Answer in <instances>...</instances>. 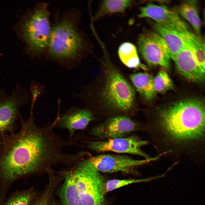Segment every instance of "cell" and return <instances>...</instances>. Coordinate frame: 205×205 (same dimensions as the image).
<instances>
[{
  "mask_svg": "<svg viewBox=\"0 0 205 205\" xmlns=\"http://www.w3.org/2000/svg\"><path fill=\"white\" fill-rule=\"evenodd\" d=\"M153 85L156 93H163L172 89L173 84L167 72L161 69L153 78Z\"/></svg>",
  "mask_w": 205,
  "mask_h": 205,
  "instance_id": "cell-22",
  "label": "cell"
},
{
  "mask_svg": "<svg viewBox=\"0 0 205 205\" xmlns=\"http://www.w3.org/2000/svg\"><path fill=\"white\" fill-rule=\"evenodd\" d=\"M205 122L203 103L187 99L161 111L155 122L143 125V130L162 147L163 155L203 153Z\"/></svg>",
  "mask_w": 205,
  "mask_h": 205,
  "instance_id": "cell-2",
  "label": "cell"
},
{
  "mask_svg": "<svg viewBox=\"0 0 205 205\" xmlns=\"http://www.w3.org/2000/svg\"><path fill=\"white\" fill-rule=\"evenodd\" d=\"M172 59L178 71L188 80L200 82L204 78V73L197 64L192 54L185 46Z\"/></svg>",
  "mask_w": 205,
  "mask_h": 205,
  "instance_id": "cell-14",
  "label": "cell"
},
{
  "mask_svg": "<svg viewBox=\"0 0 205 205\" xmlns=\"http://www.w3.org/2000/svg\"><path fill=\"white\" fill-rule=\"evenodd\" d=\"M49 5L39 3L23 26V37L28 49L33 55L44 57L50 37L52 25Z\"/></svg>",
  "mask_w": 205,
  "mask_h": 205,
  "instance_id": "cell-6",
  "label": "cell"
},
{
  "mask_svg": "<svg viewBox=\"0 0 205 205\" xmlns=\"http://www.w3.org/2000/svg\"><path fill=\"white\" fill-rule=\"evenodd\" d=\"M1 143H2L1 141L0 138V145L1 144Z\"/></svg>",
  "mask_w": 205,
  "mask_h": 205,
  "instance_id": "cell-27",
  "label": "cell"
},
{
  "mask_svg": "<svg viewBox=\"0 0 205 205\" xmlns=\"http://www.w3.org/2000/svg\"><path fill=\"white\" fill-rule=\"evenodd\" d=\"M20 121L17 132L0 135V176L3 178L13 180L50 171L53 166H69L73 163V154L64 150L72 146V142L54 132L53 121L39 125L35 122L33 112L27 119Z\"/></svg>",
  "mask_w": 205,
  "mask_h": 205,
  "instance_id": "cell-1",
  "label": "cell"
},
{
  "mask_svg": "<svg viewBox=\"0 0 205 205\" xmlns=\"http://www.w3.org/2000/svg\"><path fill=\"white\" fill-rule=\"evenodd\" d=\"M135 2L132 0H104L100 3L98 9L92 18L96 20L106 15L115 13H124L132 7Z\"/></svg>",
  "mask_w": 205,
  "mask_h": 205,
  "instance_id": "cell-19",
  "label": "cell"
},
{
  "mask_svg": "<svg viewBox=\"0 0 205 205\" xmlns=\"http://www.w3.org/2000/svg\"><path fill=\"white\" fill-rule=\"evenodd\" d=\"M142 125L130 117L119 115L108 117L102 122L91 128L93 137L105 140L126 137L142 130Z\"/></svg>",
  "mask_w": 205,
  "mask_h": 205,
  "instance_id": "cell-10",
  "label": "cell"
},
{
  "mask_svg": "<svg viewBox=\"0 0 205 205\" xmlns=\"http://www.w3.org/2000/svg\"><path fill=\"white\" fill-rule=\"evenodd\" d=\"M81 14L72 8L56 16L44 56L67 69L77 67L91 52L92 44L79 28Z\"/></svg>",
  "mask_w": 205,
  "mask_h": 205,
  "instance_id": "cell-4",
  "label": "cell"
},
{
  "mask_svg": "<svg viewBox=\"0 0 205 205\" xmlns=\"http://www.w3.org/2000/svg\"><path fill=\"white\" fill-rule=\"evenodd\" d=\"M50 187L39 199V205H56L54 203H52L50 200Z\"/></svg>",
  "mask_w": 205,
  "mask_h": 205,
  "instance_id": "cell-25",
  "label": "cell"
},
{
  "mask_svg": "<svg viewBox=\"0 0 205 205\" xmlns=\"http://www.w3.org/2000/svg\"><path fill=\"white\" fill-rule=\"evenodd\" d=\"M60 191L62 205H104L102 176L88 159L65 172Z\"/></svg>",
  "mask_w": 205,
  "mask_h": 205,
  "instance_id": "cell-5",
  "label": "cell"
},
{
  "mask_svg": "<svg viewBox=\"0 0 205 205\" xmlns=\"http://www.w3.org/2000/svg\"><path fill=\"white\" fill-rule=\"evenodd\" d=\"M160 157L159 155L149 159H137L125 155L104 154L91 157L89 159L100 172L135 173H136L135 167L155 161Z\"/></svg>",
  "mask_w": 205,
  "mask_h": 205,
  "instance_id": "cell-11",
  "label": "cell"
},
{
  "mask_svg": "<svg viewBox=\"0 0 205 205\" xmlns=\"http://www.w3.org/2000/svg\"><path fill=\"white\" fill-rule=\"evenodd\" d=\"M185 45L193 56L202 71L205 73V40L190 31L181 32Z\"/></svg>",
  "mask_w": 205,
  "mask_h": 205,
  "instance_id": "cell-17",
  "label": "cell"
},
{
  "mask_svg": "<svg viewBox=\"0 0 205 205\" xmlns=\"http://www.w3.org/2000/svg\"><path fill=\"white\" fill-rule=\"evenodd\" d=\"M83 141L89 149L95 151L130 154L145 159L151 158L142 149V147L148 144V142L136 135L105 140Z\"/></svg>",
  "mask_w": 205,
  "mask_h": 205,
  "instance_id": "cell-9",
  "label": "cell"
},
{
  "mask_svg": "<svg viewBox=\"0 0 205 205\" xmlns=\"http://www.w3.org/2000/svg\"><path fill=\"white\" fill-rule=\"evenodd\" d=\"M94 119V114L85 107H73L60 114L58 112L54 121V128L67 130L69 138H73L77 130H85Z\"/></svg>",
  "mask_w": 205,
  "mask_h": 205,
  "instance_id": "cell-13",
  "label": "cell"
},
{
  "mask_svg": "<svg viewBox=\"0 0 205 205\" xmlns=\"http://www.w3.org/2000/svg\"><path fill=\"white\" fill-rule=\"evenodd\" d=\"M40 204V202L39 200L37 201L34 204V205H39Z\"/></svg>",
  "mask_w": 205,
  "mask_h": 205,
  "instance_id": "cell-26",
  "label": "cell"
},
{
  "mask_svg": "<svg viewBox=\"0 0 205 205\" xmlns=\"http://www.w3.org/2000/svg\"><path fill=\"white\" fill-rule=\"evenodd\" d=\"M175 9L184 20L187 21V22L191 26L195 34L201 36V22L197 1L192 0L183 1Z\"/></svg>",
  "mask_w": 205,
  "mask_h": 205,
  "instance_id": "cell-16",
  "label": "cell"
},
{
  "mask_svg": "<svg viewBox=\"0 0 205 205\" xmlns=\"http://www.w3.org/2000/svg\"><path fill=\"white\" fill-rule=\"evenodd\" d=\"M32 197V193L29 191L22 192L12 197L5 205H28Z\"/></svg>",
  "mask_w": 205,
  "mask_h": 205,
  "instance_id": "cell-23",
  "label": "cell"
},
{
  "mask_svg": "<svg viewBox=\"0 0 205 205\" xmlns=\"http://www.w3.org/2000/svg\"><path fill=\"white\" fill-rule=\"evenodd\" d=\"M138 44L139 52L150 65H159L168 69L171 59L169 50L157 33L146 30L139 35Z\"/></svg>",
  "mask_w": 205,
  "mask_h": 205,
  "instance_id": "cell-8",
  "label": "cell"
},
{
  "mask_svg": "<svg viewBox=\"0 0 205 205\" xmlns=\"http://www.w3.org/2000/svg\"><path fill=\"white\" fill-rule=\"evenodd\" d=\"M151 23L154 31L160 35L166 43L170 50L171 58H172L185 46L181 32L154 22Z\"/></svg>",
  "mask_w": 205,
  "mask_h": 205,
  "instance_id": "cell-15",
  "label": "cell"
},
{
  "mask_svg": "<svg viewBox=\"0 0 205 205\" xmlns=\"http://www.w3.org/2000/svg\"><path fill=\"white\" fill-rule=\"evenodd\" d=\"M30 93L17 85L9 95L0 89V135L15 132L17 121L20 117L19 109L28 102Z\"/></svg>",
  "mask_w": 205,
  "mask_h": 205,
  "instance_id": "cell-7",
  "label": "cell"
},
{
  "mask_svg": "<svg viewBox=\"0 0 205 205\" xmlns=\"http://www.w3.org/2000/svg\"><path fill=\"white\" fill-rule=\"evenodd\" d=\"M101 46L103 55L99 75L73 95L94 115L130 117L134 112V89L111 62L105 45Z\"/></svg>",
  "mask_w": 205,
  "mask_h": 205,
  "instance_id": "cell-3",
  "label": "cell"
},
{
  "mask_svg": "<svg viewBox=\"0 0 205 205\" xmlns=\"http://www.w3.org/2000/svg\"><path fill=\"white\" fill-rule=\"evenodd\" d=\"M119 57L126 66L131 68L140 67L146 69V67L142 64L138 53L137 48L133 44L125 42L121 44L118 50Z\"/></svg>",
  "mask_w": 205,
  "mask_h": 205,
  "instance_id": "cell-20",
  "label": "cell"
},
{
  "mask_svg": "<svg viewBox=\"0 0 205 205\" xmlns=\"http://www.w3.org/2000/svg\"><path fill=\"white\" fill-rule=\"evenodd\" d=\"M30 95L31 97L30 110H33L35 102L43 95L44 87L39 83L32 82L30 85Z\"/></svg>",
  "mask_w": 205,
  "mask_h": 205,
  "instance_id": "cell-24",
  "label": "cell"
},
{
  "mask_svg": "<svg viewBox=\"0 0 205 205\" xmlns=\"http://www.w3.org/2000/svg\"><path fill=\"white\" fill-rule=\"evenodd\" d=\"M130 79L135 89L147 100L153 98L156 93L153 85V77L146 73L139 72L131 74Z\"/></svg>",
  "mask_w": 205,
  "mask_h": 205,
  "instance_id": "cell-18",
  "label": "cell"
},
{
  "mask_svg": "<svg viewBox=\"0 0 205 205\" xmlns=\"http://www.w3.org/2000/svg\"><path fill=\"white\" fill-rule=\"evenodd\" d=\"M165 175V174L164 173L159 176L140 179H114L109 180L104 184L105 192L106 193L119 188L133 183L149 181L163 177Z\"/></svg>",
  "mask_w": 205,
  "mask_h": 205,
  "instance_id": "cell-21",
  "label": "cell"
},
{
  "mask_svg": "<svg viewBox=\"0 0 205 205\" xmlns=\"http://www.w3.org/2000/svg\"><path fill=\"white\" fill-rule=\"evenodd\" d=\"M139 18H147L154 22L180 32L190 31L189 24L184 20L175 9L165 5L149 3L139 8Z\"/></svg>",
  "mask_w": 205,
  "mask_h": 205,
  "instance_id": "cell-12",
  "label": "cell"
}]
</instances>
